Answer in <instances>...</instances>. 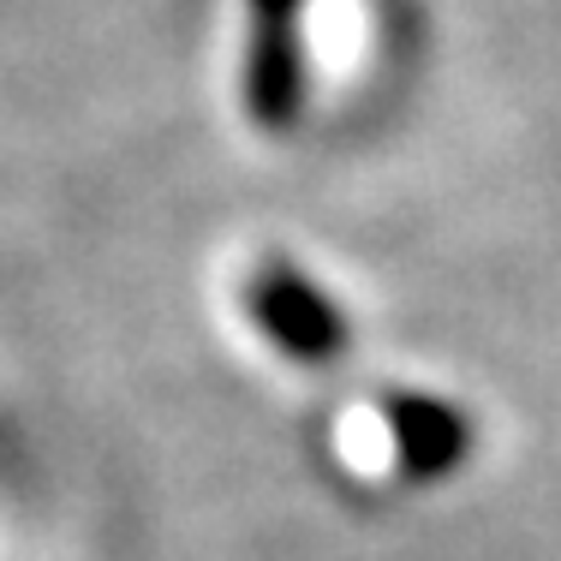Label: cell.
Masks as SVG:
<instances>
[{
	"label": "cell",
	"mask_w": 561,
	"mask_h": 561,
	"mask_svg": "<svg viewBox=\"0 0 561 561\" xmlns=\"http://www.w3.org/2000/svg\"><path fill=\"white\" fill-rule=\"evenodd\" d=\"M251 311H257L263 335H275L293 358H335L341 341H346L335 305H329L311 280L280 270V263L257 270V280H251Z\"/></svg>",
	"instance_id": "cell-1"
},
{
	"label": "cell",
	"mask_w": 561,
	"mask_h": 561,
	"mask_svg": "<svg viewBox=\"0 0 561 561\" xmlns=\"http://www.w3.org/2000/svg\"><path fill=\"white\" fill-rule=\"evenodd\" d=\"M394 431H400V448H407V466L412 472H443L454 454L466 448V419H454L448 407H431V400H412V407L394 412Z\"/></svg>",
	"instance_id": "cell-2"
}]
</instances>
